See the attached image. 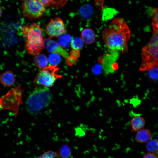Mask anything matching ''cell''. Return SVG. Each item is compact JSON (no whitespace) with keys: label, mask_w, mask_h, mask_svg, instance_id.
Segmentation results:
<instances>
[{"label":"cell","mask_w":158,"mask_h":158,"mask_svg":"<svg viewBox=\"0 0 158 158\" xmlns=\"http://www.w3.org/2000/svg\"><path fill=\"white\" fill-rule=\"evenodd\" d=\"M22 30L25 40V47L28 53L33 56L40 54L43 47V30L35 23L29 26L24 25Z\"/></svg>","instance_id":"obj_2"},{"label":"cell","mask_w":158,"mask_h":158,"mask_svg":"<svg viewBox=\"0 0 158 158\" xmlns=\"http://www.w3.org/2000/svg\"><path fill=\"white\" fill-rule=\"evenodd\" d=\"M102 36L110 52L125 53L128 51V42L131 32L126 22L119 17L114 19L102 31Z\"/></svg>","instance_id":"obj_1"},{"label":"cell","mask_w":158,"mask_h":158,"mask_svg":"<svg viewBox=\"0 0 158 158\" xmlns=\"http://www.w3.org/2000/svg\"><path fill=\"white\" fill-rule=\"evenodd\" d=\"M45 6H49L53 8H58L65 4L66 1L40 0Z\"/></svg>","instance_id":"obj_17"},{"label":"cell","mask_w":158,"mask_h":158,"mask_svg":"<svg viewBox=\"0 0 158 158\" xmlns=\"http://www.w3.org/2000/svg\"><path fill=\"white\" fill-rule=\"evenodd\" d=\"M147 71L148 77L152 80H158V67H155L150 68Z\"/></svg>","instance_id":"obj_21"},{"label":"cell","mask_w":158,"mask_h":158,"mask_svg":"<svg viewBox=\"0 0 158 158\" xmlns=\"http://www.w3.org/2000/svg\"><path fill=\"white\" fill-rule=\"evenodd\" d=\"M71 56L75 61L79 56L80 52L79 50L73 49L71 52Z\"/></svg>","instance_id":"obj_26"},{"label":"cell","mask_w":158,"mask_h":158,"mask_svg":"<svg viewBox=\"0 0 158 158\" xmlns=\"http://www.w3.org/2000/svg\"><path fill=\"white\" fill-rule=\"evenodd\" d=\"M81 37L85 44H90L93 43L95 40V35L93 30L91 28L84 29L81 33Z\"/></svg>","instance_id":"obj_12"},{"label":"cell","mask_w":158,"mask_h":158,"mask_svg":"<svg viewBox=\"0 0 158 158\" xmlns=\"http://www.w3.org/2000/svg\"><path fill=\"white\" fill-rule=\"evenodd\" d=\"M151 137V133L148 129H142L138 131L135 139L138 142L144 143L149 141Z\"/></svg>","instance_id":"obj_13"},{"label":"cell","mask_w":158,"mask_h":158,"mask_svg":"<svg viewBox=\"0 0 158 158\" xmlns=\"http://www.w3.org/2000/svg\"><path fill=\"white\" fill-rule=\"evenodd\" d=\"M47 33L50 37H59L66 32L63 21L59 18L51 19L46 26Z\"/></svg>","instance_id":"obj_8"},{"label":"cell","mask_w":158,"mask_h":158,"mask_svg":"<svg viewBox=\"0 0 158 158\" xmlns=\"http://www.w3.org/2000/svg\"><path fill=\"white\" fill-rule=\"evenodd\" d=\"M21 9L23 14L30 20L39 18L45 11V6L40 0L21 1Z\"/></svg>","instance_id":"obj_6"},{"label":"cell","mask_w":158,"mask_h":158,"mask_svg":"<svg viewBox=\"0 0 158 158\" xmlns=\"http://www.w3.org/2000/svg\"><path fill=\"white\" fill-rule=\"evenodd\" d=\"M48 60L51 66H56L60 62L61 58L59 55L52 53L49 55Z\"/></svg>","instance_id":"obj_23"},{"label":"cell","mask_w":158,"mask_h":158,"mask_svg":"<svg viewBox=\"0 0 158 158\" xmlns=\"http://www.w3.org/2000/svg\"><path fill=\"white\" fill-rule=\"evenodd\" d=\"M3 12V10L1 6L0 5V18L1 17Z\"/></svg>","instance_id":"obj_28"},{"label":"cell","mask_w":158,"mask_h":158,"mask_svg":"<svg viewBox=\"0 0 158 158\" xmlns=\"http://www.w3.org/2000/svg\"><path fill=\"white\" fill-rule=\"evenodd\" d=\"M57 155V153L56 152L51 151H49L41 155L34 158H55Z\"/></svg>","instance_id":"obj_25"},{"label":"cell","mask_w":158,"mask_h":158,"mask_svg":"<svg viewBox=\"0 0 158 158\" xmlns=\"http://www.w3.org/2000/svg\"><path fill=\"white\" fill-rule=\"evenodd\" d=\"M152 25L153 32H158V7L154 10Z\"/></svg>","instance_id":"obj_22"},{"label":"cell","mask_w":158,"mask_h":158,"mask_svg":"<svg viewBox=\"0 0 158 158\" xmlns=\"http://www.w3.org/2000/svg\"><path fill=\"white\" fill-rule=\"evenodd\" d=\"M80 12L81 15L84 18H87L90 15L91 12L90 7L88 5L84 6L81 8Z\"/></svg>","instance_id":"obj_24"},{"label":"cell","mask_w":158,"mask_h":158,"mask_svg":"<svg viewBox=\"0 0 158 158\" xmlns=\"http://www.w3.org/2000/svg\"><path fill=\"white\" fill-rule=\"evenodd\" d=\"M71 153L70 147L67 145H64L60 147L57 155L59 158H69Z\"/></svg>","instance_id":"obj_18"},{"label":"cell","mask_w":158,"mask_h":158,"mask_svg":"<svg viewBox=\"0 0 158 158\" xmlns=\"http://www.w3.org/2000/svg\"><path fill=\"white\" fill-rule=\"evenodd\" d=\"M130 123L133 131L136 132L142 129L144 127L145 121L143 117L136 116L132 118L130 120Z\"/></svg>","instance_id":"obj_14"},{"label":"cell","mask_w":158,"mask_h":158,"mask_svg":"<svg viewBox=\"0 0 158 158\" xmlns=\"http://www.w3.org/2000/svg\"><path fill=\"white\" fill-rule=\"evenodd\" d=\"M58 68L56 66H51L42 69L34 80L35 85L47 87L52 86L56 80L61 77L56 74Z\"/></svg>","instance_id":"obj_7"},{"label":"cell","mask_w":158,"mask_h":158,"mask_svg":"<svg viewBox=\"0 0 158 158\" xmlns=\"http://www.w3.org/2000/svg\"><path fill=\"white\" fill-rule=\"evenodd\" d=\"M157 140L158 142V133L157 136Z\"/></svg>","instance_id":"obj_29"},{"label":"cell","mask_w":158,"mask_h":158,"mask_svg":"<svg viewBox=\"0 0 158 158\" xmlns=\"http://www.w3.org/2000/svg\"><path fill=\"white\" fill-rule=\"evenodd\" d=\"M146 148L149 153L158 154V142L155 139L150 140L147 142Z\"/></svg>","instance_id":"obj_19"},{"label":"cell","mask_w":158,"mask_h":158,"mask_svg":"<svg viewBox=\"0 0 158 158\" xmlns=\"http://www.w3.org/2000/svg\"><path fill=\"white\" fill-rule=\"evenodd\" d=\"M0 81L3 85L7 87L13 86L16 82V78L13 72L6 71L0 76Z\"/></svg>","instance_id":"obj_11"},{"label":"cell","mask_w":158,"mask_h":158,"mask_svg":"<svg viewBox=\"0 0 158 158\" xmlns=\"http://www.w3.org/2000/svg\"><path fill=\"white\" fill-rule=\"evenodd\" d=\"M142 58L140 70L147 71L158 67V32H153L150 41L142 48Z\"/></svg>","instance_id":"obj_4"},{"label":"cell","mask_w":158,"mask_h":158,"mask_svg":"<svg viewBox=\"0 0 158 158\" xmlns=\"http://www.w3.org/2000/svg\"><path fill=\"white\" fill-rule=\"evenodd\" d=\"M157 157H158V156H157Z\"/></svg>","instance_id":"obj_30"},{"label":"cell","mask_w":158,"mask_h":158,"mask_svg":"<svg viewBox=\"0 0 158 158\" xmlns=\"http://www.w3.org/2000/svg\"><path fill=\"white\" fill-rule=\"evenodd\" d=\"M73 39L70 35L63 34L59 37L57 43L61 47H68L71 44Z\"/></svg>","instance_id":"obj_16"},{"label":"cell","mask_w":158,"mask_h":158,"mask_svg":"<svg viewBox=\"0 0 158 158\" xmlns=\"http://www.w3.org/2000/svg\"><path fill=\"white\" fill-rule=\"evenodd\" d=\"M43 47L49 52L61 55L67 60L70 57L68 53L57 42L50 39H44Z\"/></svg>","instance_id":"obj_10"},{"label":"cell","mask_w":158,"mask_h":158,"mask_svg":"<svg viewBox=\"0 0 158 158\" xmlns=\"http://www.w3.org/2000/svg\"><path fill=\"white\" fill-rule=\"evenodd\" d=\"M143 158H158V157L155 154L149 152L146 154Z\"/></svg>","instance_id":"obj_27"},{"label":"cell","mask_w":158,"mask_h":158,"mask_svg":"<svg viewBox=\"0 0 158 158\" xmlns=\"http://www.w3.org/2000/svg\"><path fill=\"white\" fill-rule=\"evenodd\" d=\"M83 42L82 39L78 37L73 39L71 45L73 49L79 50L82 49L83 46Z\"/></svg>","instance_id":"obj_20"},{"label":"cell","mask_w":158,"mask_h":158,"mask_svg":"<svg viewBox=\"0 0 158 158\" xmlns=\"http://www.w3.org/2000/svg\"><path fill=\"white\" fill-rule=\"evenodd\" d=\"M103 57L101 64L104 72L106 75L114 73L116 69V62L119 56L118 52H110Z\"/></svg>","instance_id":"obj_9"},{"label":"cell","mask_w":158,"mask_h":158,"mask_svg":"<svg viewBox=\"0 0 158 158\" xmlns=\"http://www.w3.org/2000/svg\"><path fill=\"white\" fill-rule=\"evenodd\" d=\"M52 97V94L48 87H43L36 88L27 99L26 107L27 111L32 115L37 114L49 105Z\"/></svg>","instance_id":"obj_3"},{"label":"cell","mask_w":158,"mask_h":158,"mask_svg":"<svg viewBox=\"0 0 158 158\" xmlns=\"http://www.w3.org/2000/svg\"><path fill=\"white\" fill-rule=\"evenodd\" d=\"M23 91L19 85L3 95L0 98V110L12 111L16 117L20 105L22 103L21 97Z\"/></svg>","instance_id":"obj_5"},{"label":"cell","mask_w":158,"mask_h":158,"mask_svg":"<svg viewBox=\"0 0 158 158\" xmlns=\"http://www.w3.org/2000/svg\"><path fill=\"white\" fill-rule=\"evenodd\" d=\"M34 63L38 68L42 69L46 67L48 63V60L44 54H39L36 56L34 60Z\"/></svg>","instance_id":"obj_15"}]
</instances>
